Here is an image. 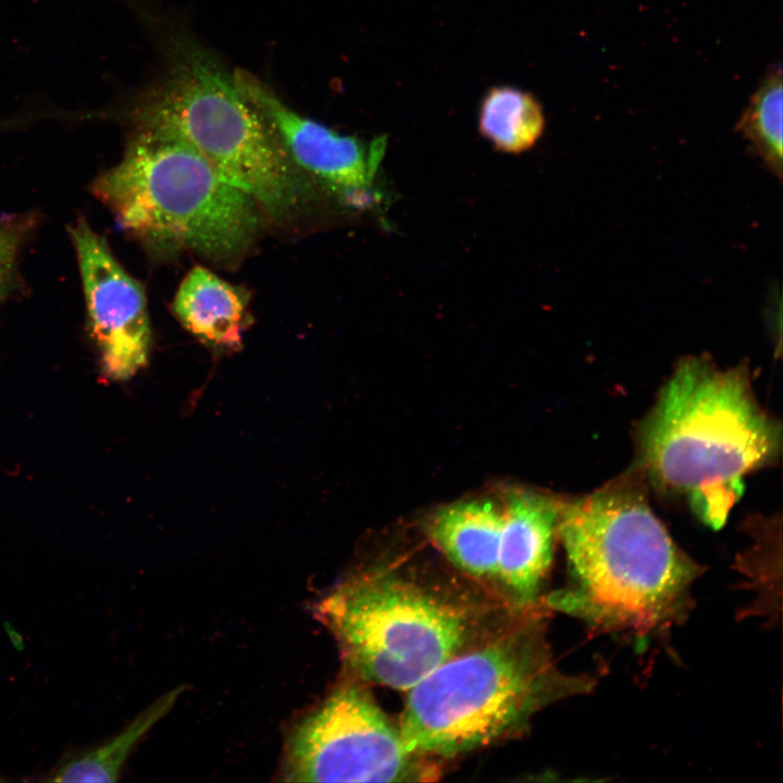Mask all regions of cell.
Instances as JSON below:
<instances>
[{
	"label": "cell",
	"instance_id": "6da1fadb",
	"mask_svg": "<svg viewBox=\"0 0 783 783\" xmlns=\"http://www.w3.org/2000/svg\"><path fill=\"white\" fill-rule=\"evenodd\" d=\"M571 583L544 605L592 630L645 639L683 624L705 569L674 543L642 490L620 481L561 504Z\"/></svg>",
	"mask_w": 783,
	"mask_h": 783
},
{
	"label": "cell",
	"instance_id": "7a4b0ae2",
	"mask_svg": "<svg viewBox=\"0 0 783 783\" xmlns=\"http://www.w3.org/2000/svg\"><path fill=\"white\" fill-rule=\"evenodd\" d=\"M781 426L757 402L743 368L683 359L639 431L644 470L720 529L743 494V478L773 461Z\"/></svg>",
	"mask_w": 783,
	"mask_h": 783
},
{
	"label": "cell",
	"instance_id": "3957f363",
	"mask_svg": "<svg viewBox=\"0 0 783 783\" xmlns=\"http://www.w3.org/2000/svg\"><path fill=\"white\" fill-rule=\"evenodd\" d=\"M149 18L163 69L134 104L137 127L166 132L190 145L268 216L295 214L309 196V184L241 94L234 73L173 20Z\"/></svg>",
	"mask_w": 783,
	"mask_h": 783
},
{
	"label": "cell",
	"instance_id": "277c9868",
	"mask_svg": "<svg viewBox=\"0 0 783 783\" xmlns=\"http://www.w3.org/2000/svg\"><path fill=\"white\" fill-rule=\"evenodd\" d=\"M595 685L591 675L558 669L543 616L534 613L409 688L399 731L412 753L453 758L520 733L542 709Z\"/></svg>",
	"mask_w": 783,
	"mask_h": 783
},
{
	"label": "cell",
	"instance_id": "5b68a950",
	"mask_svg": "<svg viewBox=\"0 0 783 783\" xmlns=\"http://www.w3.org/2000/svg\"><path fill=\"white\" fill-rule=\"evenodd\" d=\"M120 225L159 254L236 261L254 243L262 210L190 145L137 127L122 160L92 184Z\"/></svg>",
	"mask_w": 783,
	"mask_h": 783
},
{
	"label": "cell",
	"instance_id": "8992f818",
	"mask_svg": "<svg viewBox=\"0 0 783 783\" xmlns=\"http://www.w3.org/2000/svg\"><path fill=\"white\" fill-rule=\"evenodd\" d=\"M316 613L349 670L402 691L489 636L481 606L388 569L347 579Z\"/></svg>",
	"mask_w": 783,
	"mask_h": 783
},
{
	"label": "cell",
	"instance_id": "52a82bcc",
	"mask_svg": "<svg viewBox=\"0 0 783 783\" xmlns=\"http://www.w3.org/2000/svg\"><path fill=\"white\" fill-rule=\"evenodd\" d=\"M438 772L409 750L371 693L351 683L336 688L293 731L283 775L296 782H415Z\"/></svg>",
	"mask_w": 783,
	"mask_h": 783
},
{
	"label": "cell",
	"instance_id": "ba28073f",
	"mask_svg": "<svg viewBox=\"0 0 783 783\" xmlns=\"http://www.w3.org/2000/svg\"><path fill=\"white\" fill-rule=\"evenodd\" d=\"M70 235L102 373L113 381L128 380L147 364L150 350L151 328L144 288L84 219L70 227Z\"/></svg>",
	"mask_w": 783,
	"mask_h": 783
},
{
	"label": "cell",
	"instance_id": "9c48e42d",
	"mask_svg": "<svg viewBox=\"0 0 783 783\" xmlns=\"http://www.w3.org/2000/svg\"><path fill=\"white\" fill-rule=\"evenodd\" d=\"M234 77L241 94L262 114L301 171L346 196L372 185L386 151L385 136L364 141L341 135L294 111L249 72L235 70Z\"/></svg>",
	"mask_w": 783,
	"mask_h": 783
},
{
	"label": "cell",
	"instance_id": "30bf717a",
	"mask_svg": "<svg viewBox=\"0 0 783 783\" xmlns=\"http://www.w3.org/2000/svg\"><path fill=\"white\" fill-rule=\"evenodd\" d=\"M560 502L538 492L513 490L502 510L496 579L513 604L531 609L549 571Z\"/></svg>",
	"mask_w": 783,
	"mask_h": 783
},
{
	"label": "cell",
	"instance_id": "8fae6325",
	"mask_svg": "<svg viewBox=\"0 0 783 783\" xmlns=\"http://www.w3.org/2000/svg\"><path fill=\"white\" fill-rule=\"evenodd\" d=\"M249 294L203 266H195L181 283L173 311L183 326L202 343L236 349L248 323Z\"/></svg>",
	"mask_w": 783,
	"mask_h": 783
},
{
	"label": "cell",
	"instance_id": "7c38bea8",
	"mask_svg": "<svg viewBox=\"0 0 783 783\" xmlns=\"http://www.w3.org/2000/svg\"><path fill=\"white\" fill-rule=\"evenodd\" d=\"M502 510L489 499H470L439 508L427 523L435 546L460 571L496 579Z\"/></svg>",
	"mask_w": 783,
	"mask_h": 783
},
{
	"label": "cell",
	"instance_id": "4fadbf2b",
	"mask_svg": "<svg viewBox=\"0 0 783 783\" xmlns=\"http://www.w3.org/2000/svg\"><path fill=\"white\" fill-rule=\"evenodd\" d=\"M183 687L170 691L101 743L71 749L41 776L45 782H115L139 742L171 710Z\"/></svg>",
	"mask_w": 783,
	"mask_h": 783
},
{
	"label": "cell",
	"instance_id": "5bb4252c",
	"mask_svg": "<svg viewBox=\"0 0 783 783\" xmlns=\"http://www.w3.org/2000/svg\"><path fill=\"white\" fill-rule=\"evenodd\" d=\"M545 116L533 95L511 86H495L484 95L478 130L500 152L519 154L542 137Z\"/></svg>",
	"mask_w": 783,
	"mask_h": 783
},
{
	"label": "cell",
	"instance_id": "9a60e30c",
	"mask_svg": "<svg viewBox=\"0 0 783 783\" xmlns=\"http://www.w3.org/2000/svg\"><path fill=\"white\" fill-rule=\"evenodd\" d=\"M782 71L771 72L743 112L737 130L778 178L782 176Z\"/></svg>",
	"mask_w": 783,
	"mask_h": 783
},
{
	"label": "cell",
	"instance_id": "2e32d148",
	"mask_svg": "<svg viewBox=\"0 0 783 783\" xmlns=\"http://www.w3.org/2000/svg\"><path fill=\"white\" fill-rule=\"evenodd\" d=\"M30 226L33 219L28 216H0V297Z\"/></svg>",
	"mask_w": 783,
	"mask_h": 783
}]
</instances>
